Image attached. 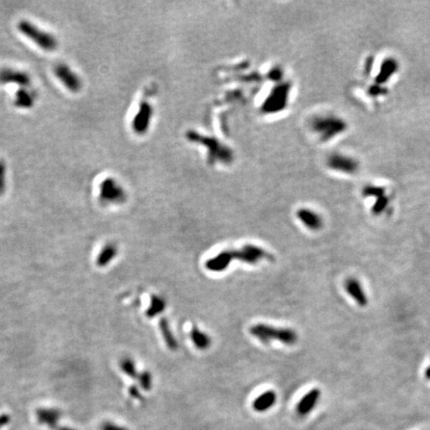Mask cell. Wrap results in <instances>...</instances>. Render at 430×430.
I'll return each instance as SVG.
<instances>
[{
    "label": "cell",
    "mask_w": 430,
    "mask_h": 430,
    "mask_svg": "<svg viewBox=\"0 0 430 430\" xmlns=\"http://www.w3.org/2000/svg\"><path fill=\"white\" fill-rule=\"evenodd\" d=\"M118 255V247L114 243L106 244L97 257V265L99 267H106L109 265Z\"/></svg>",
    "instance_id": "cell-13"
},
{
    "label": "cell",
    "mask_w": 430,
    "mask_h": 430,
    "mask_svg": "<svg viewBox=\"0 0 430 430\" xmlns=\"http://www.w3.org/2000/svg\"><path fill=\"white\" fill-rule=\"evenodd\" d=\"M321 397V390L319 388H313L308 393H306L303 399L299 402L297 405V412L300 415H307L316 406Z\"/></svg>",
    "instance_id": "cell-9"
},
{
    "label": "cell",
    "mask_w": 430,
    "mask_h": 430,
    "mask_svg": "<svg viewBox=\"0 0 430 430\" xmlns=\"http://www.w3.org/2000/svg\"><path fill=\"white\" fill-rule=\"evenodd\" d=\"M35 98V94L28 91L27 88H20L15 93L14 105L20 109H30L34 105Z\"/></svg>",
    "instance_id": "cell-14"
},
{
    "label": "cell",
    "mask_w": 430,
    "mask_h": 430,
    "mask_svg": "<svg viewBox=\"0 0 430 430\" xmlns=\"http://www.w3.org/2000/svg\"><path fill=\"white\" fill-rule=\"evenodd\" d=\"M100 200L104 203H122L126 200V192L113 178H107L100 186Z\"/></svg>",
    "instance_id": "cell-4"
},
{
    "label": "cell",
    "mask_w": 430,
    "mask_h": 430,
    "mask_svg": "<svg viewBox=\"0 0 430 430\" xmlns=\"http://www.w3.org/2000/svg\"><path fill=\"white\" fill-rule=\"evenodd\" d=\"M130 394L134 399H140V394H139V392H138V390H137V388L135 386H131Z\"/></svg>",
    "instance_id": "cell-23"
},
{
    "label": "cell",
    "mask_w": 430,
    "mask_h": 430,
    "mask_svg": "<svg viewBox=\"0 0 430 430\" xmlns=\"http://www.w3.org/2000/svg\"><path fill=\"white\" fill-rule=\"evenodd\" d=\"M249 332L266 345L272 341H279L284 345L293 346L298 341L297 333L289 328H275L266 324H256L249 329Z\"/></svg>",
    "instance_id": "cell-1"
},
{
    "label": "cell",
    "mask_w": 430,
    "mask_h": 430,
    "mask_svg": "<svg viewBox=\"0 0 430 430\" xmlns=\"http://www.w3.org/2000/svg\"><path fill=\"white\" fill-rule=\"evenodd\" d=\"M277 401V394L273 390H267L253 402L252 406L254 410L258 412H263L270 409Z\"/></svg>",
    "instance_id": "cell-12"
},
{
    "label": "cell",
    "mask_w": 430,
    "mask_h": 430,
    "mask_svg": "<svg viewBox=\"0 0 430 430\" xmlns=\"http://www.w3.org/2000/svg\"><path fill=\"white\" fill-rule=\"evenodd\" d=\"M101 429L102 430H128L125 427L116 425V424L111 423V422H105V423H103L102 426H101Z\"/></svg>",
    "instance_id": "cell-21"
},
{
    "label": "cell",
    "mask_w": 430,
    "mask_h": 430,
    "mask_svg": "<svg viewBox=\"0 0 430 430\" xmlns=\"http://www.w3.org/2000/svg\"><path fill=\"white\" fill-rule=\"evenodd\" d=\"M345 288L349 296L360 307H366L369 303L368 296L360 281L355 278H349L345 283Z\"/></svg>",
    "instance_id": "cell-7"
},
{
    "label": "cell",
    "mask_w": 430,
    "mask_h": 430,
    "mask_svg": "<svg viewBox=\"0 0 430 430\" xmlns=\"http://www.w3.org/2000/svg\"><path fill=\"white\" fill-rule=\"evenodd\" d=\"M166 307V303L165 301L157 295H153L151 297V303H150V307L147 310V316L149 318H155L158 315L161 314Z\"/></svg>",
    "instance_id": "cell-17"
},
{
    "label": "cell",
    "mask_w": 430,
    "mask_h": 430,
    "mask_svg": "<svg viewBox=\"0 0 430 430\" xmlns=\"http://www.w3.org/2000/svg\"><path fill=\"white\" fill-rule=\"evenodd\" d=\"M137 379L139 381L140 386L145 390H150L153 386V376L150 372L143 371L140 374H138Z\"/></svg>",
    "instance_id": "cell-19"
},
{
    "label": "cell",
    "mask_w": 430,
    "mask_h": 430,
    "mask_svg": "<svg viewBox=\"0 0 430 430\" xmlns=\"http://www.w3.org/2000/svg\"><path fill=\"white\" fill-rule=\"evenodd\" d=\"M54 74L60 82L72 93H78L82 89L81 78L68 65L59 63L54 67Z\"/></svg>",
    "instance_id": "cell-5"
},
{
    "label": "cell",
    "mask_w": 430,
    "mask_h": 430,
    "mask_svg": "<svg viewBox=\"0 0 430 430\" xmlns=\"http://www.w3.org/2000/svg\"><path fill=\"white\" fill-rule=\"evenodd\" d=\"M425 376H426V378L427 379H430V366L426 369V372H425Z\"/></svg>",
    "instance_id": "cell-24"
},
{
    "label": "cell",
    "mask_w": 430,
    "mask_h": 430,
    "mask_svg": "<svg viewBox=\"0 0 430 430\" xmlns=\"http://www.w3.org/2000/svg\"><path fill=\"white\" fill-rule=\"evenodd\" d=\"M5 190H6V165L2 160H0V196L4 194Z\"/></svg>",
    "instance_id": "cell-20"
},
{
    "label": "cell",
    "mask_w": 430,
    "mask_h": 430,
    "mask_svg": "<svg viewBox=\"0 0 430 430\" xmlns=\"http://www.w3.org/2000/svg\"><path fill=\"white\" fill-rule=\"evenodd\" d=\"M159 326H160L161 333V335H162V338H163V340H164V342H165L167 348H168L170 350H176L177 348H178V343H177L175 337L173 336V334H172V332H171V330H170L169 322H168V321L166 320V318H161V319L160 320Z\"/></svg>",
    "instance_id": "cell-15"
},
{
    "label": "cell",
    "mask_w": 430,
    "mask_h": 430,
    "mask_svg": "<svg viewBox=\"0 0 430 430\" xmlns=\"http://www.w3.org/2000/svg\"><path fill=\"white\" fill-rule=\"evenodd\" d=\"M190 339L193 343V345L201 350H204L208 349L211 345V338L201 330H199L196 326H193L190 333H189Z\"/></svg>",
    "instance_id": "cell-16"
},
{
    "label": "cell",
    "mask_w": 430,
    "mask_h": 430,
    "mask_svg": "<svg viewBox=\"0 0 430 430\" xmlns=\"http://www.w3.org/2000/svg\"><path fill=\"white\" fill-rule=\"evenodd\" d=\"M0 84H16L20 88H27L31 85V78L24 71L3 68L0 70Z\"/></svg>",
    "instance_id": "cell-6"
},
{
    "label": "cell",
    "mask_w": 430,
    "mask_h": 430,
    "mask_svg": "<svg viewBox=\"0 0 430 430\" xmlns=\"http://www.w3.org/2000/svg\"><path fill=\"white\" fill-rule=\"evenodd\" d=\"M232 255L234 259L250 265H255L262 259H273L272 254L267 253L264 249L258 246L251 244L243 246L240 250H232Z\"/></svg>",
    "instance_id": "cell-3"
},
{
    "label": "cell",
    "mask_w": 430,
    "mask_h": 430,
    "mask_svg": "<svg viewBox=\"0 0 430 430\" xmlns=\"http://www.w3.org/2000/svg\"><path fill=\"white\" fill-rule=\"evenodd\" d=\"M297 216L301 220V222L309 229L318 230L322 226V220L320 215L310 209H300L297 212Z\"/></svg>",
    "instance_id": "cell-11"
},
{
    "label": "cell",
    "mask_w": 430,
    "mask_h": 430,
    "mask_svg": "<svg viewBox=\"0 0 430 430\" xmlns=\"http://www.w3.org/2000/svg\"><path fill=\"white\" fill-rule=\"evenodd\" d=\"M10 421V416L8 414H2L0 415V427H2L6 424H8Z\"/></svg>",
    "instance_id": "cell-22"
},
{
    "label": "cell",
    "mask_w": 430,
    "mask_h": 430,
    "mask_svg": "<svg viewBox=\"0 0 430 430\" xmlns=\"http://www.w3.org/2000/svg\"><path fill=\"white\" fill-rule=\"evenodd\" d=\"M56 430H76V429L70 428V427H60V426H58V427L56 428Z\"/></svg>",
    "instance_id": "cell-25"
},
{
    "label": "cell",
    "mask_w": 430,
    "mask_h": 430,
    "mask_svg": "<svg viewBox=\"0 0 430 430\" xmlns=\"http://www.w3.org/2000/svg\"><path fill=\"white\" fill-rule=\"evenodd\" d=\"M232 260H234L232 250H225L216 256L208 259L205 263V267L212 272H222L228 268Z\"/></svg>",
    "instance_id": "cell-8"
},
{
    "label": "cell",
    "mask_w": 430,
    "mask_h": 430,
    "mask_svg": "<svg viewBox=\"0 0 430 430\" xmlns=\"http://www.w3.org/2000/svg\"><path fill=\"white\" fill-rule=\"evenodd\" d=\"M120 368L126 376H128L132 378H137L138 373L136 371L134 362L132 360L131 357H124L123 360L120 362Z\"/></svg>",
    "instance_id": "cell-18"
},
{
    "label": "cell",
    "mask_w": 430,
    "mask_h": 430,
    "mask_svg": "<svg viewBox=\"0 0 430 430\" xmlns=\"http://www.w3.org/2000/svg\"><path fill=\"white\" fill-rule=\"evenodd\" d=\"M19 31L28 39L39 46L41 49L51 52L57 49L58 41L52 34L38 28L35 24L27 20L19 21L17 25Z\"/></svg>",
    "instance_id": "cell-2"
},
{
    "label": "cell",
    "mask_w": 430,
    "mask_h": 430,
    "mask_svg": "<svg viewBox=\"0 0 430 430\" xmlns=\"http://www.w3.org/2000/svg\"><path fill=\"white\" fill-rule=\"evenodd\" d=\"M61 415V411L54 408H40L36 411V416L39 423L45 424L53 430H56L58 427V421Z\"/></svg>",
    "instance_id": "cell-10"
}]
</instances>
